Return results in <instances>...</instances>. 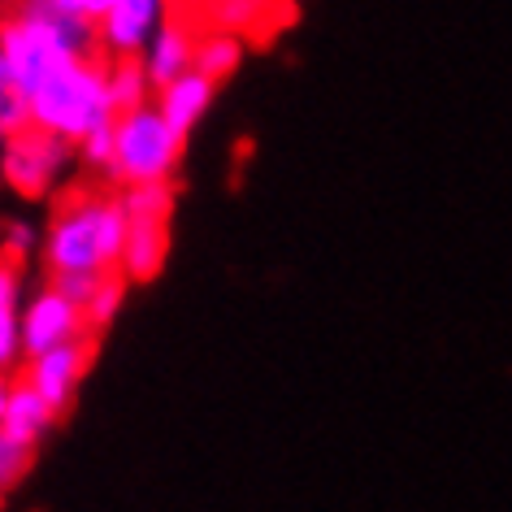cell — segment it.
<instances>
[{
  "label": "cell",
  "mask_w": 512,
  "mask_h": 512,
  "mask_svg": "<svg viewBox=\"0 0 512 512\" xmlns=\"http://www.w3.org/2000/svg\"><path fill=\"white\" fill-rule=\"evenodd\" d=\"M92 53H100L96 22L66 9L61 0H9L0 14V57L22 96H31L61 66Z\"/></svg>",
  "instance_id": "obj_2"
},
{
  "label": "cell",
  "mask_w": 512,
  "mask_h": 512,
  "mask_svg": "<svg viewBox=\"0 0 512 512\" xmlns=\"http://www.w3.org/2000/svg\"><path fill=\"white\" fill-rule=\"evenodd\" d=\"M196 40H200L196 22H187V18H178V14H170V18L161 22L157 35H152V40L144 44V53H139L152 87H165L170 79H178L183 70L196 66Z\"/></svg>",
  "instance_id": "obj_10"
},
{
  "label": "cell",
  "mask_w": 512,
  "mask_h": 512,
  "mask_svg": "<svg viewBox=\"0 0 512 512\" xmlns=\"http://www.w3.org/2000/svg\"><path fill=\"white\" fill-rule=\"evenodd\" d=\"M22 304H27V265L0 252V369H18L27 361L22 348Z\"/></svg>",
  "instance_id": "obj_11"
},
{
  "label": "cell",
  "mask_w": 512,
  "mask_h": 512,
  "mask_svg": "<svg viewBox=\"0 0 512 512\" xmlns=\"http://www.w3.org/2000/svg\"><path fill=\"white\" fill-rule=\"evenodd\" d=\"M122 191L126 209V248H122V274L131 283H152L165 270L170 256V213H174V187L170 183H131Z\"/></svg>",
  "instance_id": "obj_6"
},
{
  "label": "cell",
  "mask_w": 512,
  "mask_h": 512,
  "mask_svg": "<svg viewBox=\"0 0 512 512\" xmlns=\"http://www.w3.org/2000/svg\"><path fill=\"white\" fill-rule=\"evenodd\" d=\"M174 14V0H113L96 18L100 53L105 57H139L157 27Z\"/></svg>",
  "instance_id": "obj_9"
},
{
  "label": "cell",
  "mask_w": 512,
  "mask_h": 512,
  "mask_svg": "<svg viewBox=\"0 0 512 512\" xmlns=\"http://www.w3.org/2000/svg\"><path fill=\"white\" fill-rule=\"evenodd\" d=\"M35 465V443L18 439L14 430L0 426V499L14 495L22 482H27V473Z\"/></svg>",
  "instance_id": "obj_18"
},
{
  "label": "cell",
  "mask_w": 512,
  "mask_h": 512,
  "mask_svg": "<svg viewBox=\"0 0 512 512\" xmlns=\"http://www.w3.org/2000/svg\"><path fill=\"white\" fill-rule=\"evenodd\" d=\"M27 109L35 126L70 139V144L87 139L96 126L118 118V105H113V92H109V57L92 53L61 66L57 74H48L27 96Z\"/></svg>",
  "instance_id": "obj_3"
},
{
  "label": "cell",
  "mask_w": 512,
  "mask_h": 512,
  "mask_svg": "<svg viewBox=\"0 0 512 512\" xmlns=\"http://www.w3.org/2000/svg\"><path fill=\"white\" fill-rule=\"evenodd\" d=\"M287 0H209V27H230L243 40L256 31H274V9H283Z\"/></svg>",
  "instance_id": "obj_15"
},
{
  "label": "cell",
  "mask_w": 512,
  "mask_h": 512,
  "mask_svg": "<svg viewBox=\"0 0 512 512\" xmlns=\"http://www.w3.org/2000/svg\"><path fill=\"white\" fill-rule=\"evenodd\" d=\"M83 335H96V330L87 326L83 304L57 278L35 287L27 304H22V348H27V356L57 348V343H70V339H83Z\"/></svg>",
  "instance_id": "obj_7"
},
{
  "label": "cell",
  "mask_w": 512,
  "mask_h": 512,
  "mask_svg": "<svg viewBox=\"0 0 512 512\" xmlns=\"http://www.w3.org/2000/svg\"><path fill=\"white\" fill-rule=\"evenodd\" d=\"M126 287H131V278H126L122 270H113V274H105L96 283V291L83 300V313H87V326L96 330H109L113 322H118V313H122V304H126Z\"/></svg>",
  "instance_id": "obj_17"
},
{
  "label": "cell",
  "mask_w": 512,
  "mask_h": 512,
  "mask_svg": "<svg viewBox=\"0 0 512 512\" xmlns=\"http://www.w3.org/2000/svg\"><path fill=\"white\" fill-rule=\"evenodd\" d=\"M187 135L157 109V100L135 109H122L113 118V165L109 183L131 187V183H174L178 165H183Z\"/></svg>",
  "instance_id": "obj_4"
},
{
  "label": "cell",
  "mask_w": 512,
  "mask_h": 512,
  "mask_svg": "<svg viewBox=\"0 0 512 512\" xmlns=\"http://www.w3.org/2000/svg\"><path fill=\"white\" fill-rule=\"evenodd\" d=\"M109 92H113V105L122 113V109H135V105H148V100L157 96V87H152L139 57H109Z\"/></svg>",
  "instance_id": "obj_16"
},
{
  "label": "cell",
  "mask_w": 512,
  "mask_h": 512,
  "mask_svg": "<svg viewBox=\"0 0 512 512\" xmlns=\"http://www.w3.org/2000/svg\"><path fill=\"white\" fill-rule=\"evenodd\" d=\"M79 170V148L44 126L27 122L0 148V187L18 200H53L70 187V174Z\"/></svg>",
  "instance_id": "obj_5"
},
{
  "label": "cell",
  "mask_w": 512,
  "mask_h": 512,
  "mask_svg": "<svg viewBox=\"0 0 512 512\" xmlns=\"http://www.w3.org/2000/svg\"><path fill=\"white\" fill-rule=\"evenodd\" d=\"M79 170L83 174H100L109 183V165H113V122L105 126H96L87 139H79Z\"/></svg>",
  "instance_id": "obj_19"
},
{
  "label": "cell",
  "mask_w": 512,
  "mask_h": 512,
  "mask_svg": "<svg viewBox=\"0 0 512 512\" xmlns=\"http://www.w3.org/2000/svg\"><path fill=\"white\" fill-rule=\"evenodd\" d=\"M243 48H248V40H243L239 31L230 27H209L196 40V66L209 74V79H230L239 66H243Z\"/></svg>",
  "instance_id": "obj_14"
},
{
  "label": "cell",
  "mask_w": 512,
  "mask_h": 512,
  "mask_svg": "<svg viewBox=\"0 0 512 512\" xmlns=\"http://www.w3.org/2000/svg\"><path fill=\"white\" fill-rule=\"evenodd\" d=\"M14 387H18L14 369H0V426H5V413H9V395H14Z\"/></svg>",
  "instance_id": "obj_23"
},
{
  "label": "cell",
  "mask_w": 512,
  "mask_h": 512,
  "mask_svg": "<svg viewBox=\"0 0 512 512\" xmlns=\"http://www.w3.org/2000/svg\"><path fill=\"white\" fill-rule=\"evenodd\" d=\"M61 5H66V9H74V14H83V18H100V14H105V9L113 5V0H61Z\"/></svg>",
  "instance_id": "obj_22"
},
{
  "label": "cell",
  "mask_w": 512,
  "mask_h": 512,
  "mask_svg": "<svg viewBox=\"0 0 512 512\" xmlns=\"http://www.w3.org/2000/svg\"><path fill=\"white\" fill-rule=\"evenodd\" d=\"M57 408L44 400L40 391L31 387V382H22L18 378V387H14V395H9V413H5V430H14L18 439H27V443H35L40 447V439L48 430L57 426Z\"/></svg>",
  "instance_id": "obj_13"
},
{
  "label": "cell",
  "mask_w": 512,
  "mask_h": 512,
  "mask_svg": "<svg viewBox=\"0 0 512 512\" xmlns=\"http://www.w3.org/2000/svg\"><path fill=\"white\" fill-rule=\"evenodd\" d=\"M213 96H217V79H209L200 66L183 70L178 79H170L165 87H157V109L170 118L178 131L191 135V126H200V118L213 109Z\"/></svg>",
  "instance_id": "obj_12"
},
{
  "label": "cell",
  "mask_w": 512,
  "mask_h": 512,
  "mask_svg": "<svg viewBox=\"0 0 512 512\" xmlns=\"http://www.w3.org/2000/svg\"><path fill=\"white\" fill-rule=\"evenodd\" d=\"M92 361H96V335H83V339H70V343H57V348L27 356V361H22V382H31L57 413H66L74 404V395H79Z\"/></svg>",
  "instance_id": "obj_8"
},
{
  "label": "cell",
  "mask_w": 512,
  "mask_h": 512,
  "mask_svg": "<svg viewBox=\"0 0 512 512\" xmlns=\"http://www.w3.org/2000/svg\"><path fill=\"white\" fill-rule=\"evenodd\" d=\"M40 230H35L27 217H5V222H0V252H9V256H18L22 265L31 261L35 252H40Z\"/></svg>",
  "instance_id": "obj_20"
},
{
  "label": "cell",
  "mask_w": 512,
  "mask_h": 512,
  "mask_svg": "<svg viewBox=\"0 0 512 512\" xmlns=\"http://www.w3.org/2000/svg\"><path fill=\"white\" fill-rule=\"evenodd\" d=\"M126 209L122 191L66 187L53 196V217L40 239V261L48 278H100L122 270Z\"/></svg>",
  "instance_id": "obj_1"
},
{
  "label": "cell",
  "mask_w": 512,
  "mask_h": 512,
  "mask_svg": "<svg viewBox=\"0 0 512 512\" xmlns=\"http://www.w3.org/2000/svg\"><path fill=\"white\" fill-rule=\"evenodd\" d=\"M31 122V109H27V96H14V100H5L0 96V148H5V139L22 131V126Z\"/></svg>",
  "instance_id": "obj_21"
}]
</instances>
